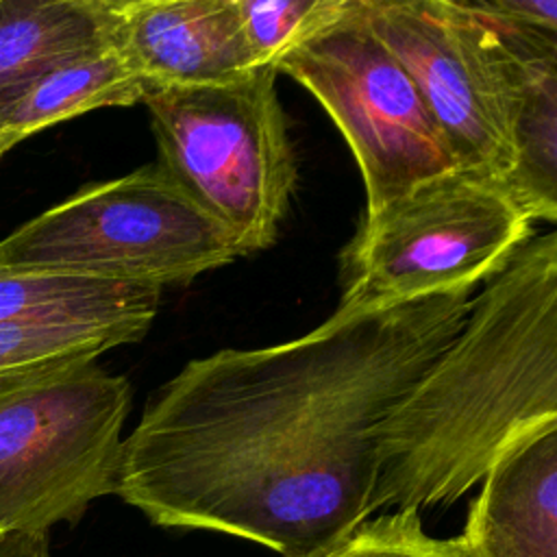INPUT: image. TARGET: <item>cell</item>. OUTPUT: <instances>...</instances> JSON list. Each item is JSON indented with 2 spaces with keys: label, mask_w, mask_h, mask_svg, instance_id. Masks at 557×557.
Returning <instances> with one entry per match:
<instances>
[{
  "label": "cell",
  "mask_w": 557,
  "mask_h": 557,
  "mask_svg": "<svg viewBox=\"0 0 557 557\" xmlns=\"http://www.w3.org/2000/svg\"><path fill=\"white\" fill-rule=\"evenodd\" d=\"M11 148H13V146H11V144H9L4 137H0V157H2L4 152H9Z\"/></svg>",
  "instance_id": "ffe728a7"
},
{
  "label": "cell",
  "mask_w": 557,
  "mask_h": 557,
  "mask_svg": "<svg viewBox=\"0 0 557 557\" xmlns=\"http://www.w3.org/2000/svg\"><path fill=\"white\" fill-rule=\"evenodd\" d=\"M0 557H52L48 533L41 531H2Z\"/></svg>",
  "instance_id": "d6986e66"
},
{
  "label": "cell",
  "mask_w": 557,
  "mask_h": 557,
  "mask_svg": "<svg viewBox=\"0 0 557 557\" xmlns=\"http://www.w3.org/2000/svg\"><path fill=\"white\" fill-rule=\"evenodd\" d=\"M161 289L91 276L0 265V324L85 318L152 324Z\"/></svg>",
  "instance_id": "4fadbf2b"
},
{
  "label": "cell",
  "mask_w": 557,
  "mask_h": 557,
  "mask_svg": "<svg viewBox=\"0 0 557 557\" xmlns=\"http://www.w3.org/2000/svg\"><path fill=\"white\" fill-rule=\"evenodd\" d=\"M272 65L207 85H152L144 104L165 174L242 255L268 248L296 189V154Z\"/></svg>",
  "instance_id": "3957f363"
},
{
  "label": "cell",
  "mask_w": 557,
  "mask_h": 557,
  "mask_svg": "<svg viewBox=\"0 0 557 557\" xmlns=\"http://www.w3.org/2000/svg\"><path fill=\"white\" fill-rule=\"evenodd\" d=\"M109 46L148 85H207L252 67L235 0H104Z\"/></svg>",
  "instance_id": "9c48e42d"
},
{
  "label": "cell",
  "mask_w": 557,
  "mask_h": 557,
  "mask_svg": "<svg viewBox=\"0 0 557 557\" xmlns=\"http://www.w3.org/2000/svg\"><path fill=\"white\" fill-rule=\"evenodd\" d=\"M0 533H2V531H0Z\"/></svg>",
  "instance_id": "44dd1931"
},
{
  "label": "cell",
  "mask_w": 557,
  "mask_h": 557,
  "mask_svg": "<svg viewBox=\"0 0 557 557\" xmlns=\"http://www.w3.org/2000/svg\"><path fill=\"white\" fill-rule=\"evenodd\" d=\"M459 542L472 557H557V422L498 455Z\"/></svg>",
  "instance_id": "30bf717a"
},
{
  "label": "cell",
  "mask_w": 557,
  "mask_h": 557,
  "mask_svg": "<svg viewBox=\"0 0 557 557\" xmlns=\"http://www.w3.org/2000/svg\"><path fill=\"white\" fill-rule=\"evenodd\" d=\"M252 67L278 61L311 30L333 20L344 0H235Z\"/></svg>",
  "instance_id": "2e32d148"
},
{
  "label": "cell",
  "mask_w": 557,
  "mask_h": 557,
  "mask_svg": "<svg viewBox=\"0 0 557 557\" xmlns=\"http://www.w3.org/2000/svg\"><path fill=\"white\" fill-rule=\"evenodd\" d=\"M531 224L503 185L448 170L363 215L342 252L339 311L394 307L476 287L507 268Z\"/></svg>",
  "instance_id": "52a82bcc"
},
{
  "label": "cell",
  "mask_w": 557,
  "mask_h": 557,
  "mask_svg": "<svg viewBox=\"0 0 557 557\" xmlns=\"http://www.w3.org/2000/svg\"><path fill=\"white\" fill-rule=\"evenodd\" d=\"M100 46H109L104 0H0V104Z\"/></svg>",
  "instance_id": "7c38bea8"
},
{
  "label": "cell",
  "mask_w": 557,
  "mask_h": 557,
  "mask_svg": "<svg viewBox=\"0 0 557 557\" xmlns=\"http://www.w3.org/2000/svg\"><path fill=\"white\" fill-rule=\"evenodd\" d=\"M313 557H472L455 540L431 537L420 522L418 509H398L363 520L348 537Z\"/></svg>",
  "instance_id": "e0dca14e"
},
{
  "label": "cell",
  "mask_w": 557,
  "mask_h": 557,
  "mask_svg": "<svg viewBox=\"0 0 557 557\" xmlns=\"http://www.w3.org/2000/svg\"><path fill=\"white\" fill-rule=\"evenodd\" d=\"M131 403L98 359L0 387V531L48 533L115 494Z\"/></svg>",
  "instance_id": "8992f818"
},
{
  "label": "cell",
  "mask_w": 557,
  "mask_h": 557,
  "mask_svg": "<svg viewBox=\"0 0 557 557\" xmlns=\"http://www.w3.org/2000/svg\"><path fill=\"white\" fill-rule=\"evenodd\" d=\"M361 11L413 78L457 170L503 185L531 65L557 48L476 2L361 0Z\"/></svg>",
  "instance_id": "277c9868"
},
{
  "label": "cell",
  "mask_w": 557,
  "mask_h": 557,
  "mask_svg": "<svg viewBox=\"0 0 557 557\" xmlns=\"http://www.w3.org/2000/svg\"><path fill=\"white\" fill-rule=\"evenodd\" d=\"M481 4L513 24L557 33V0H492Z\"/></svg>",
  "instance_id": "ac0fdd59"
},
{
  "label": "cell",
  "mask_w": 557,
  "mask_h": 557,
  "mask_svg": "<svg viewBox=\"0 0 557 557\" xmlns=\"http://www.w3.org/2000/svg\"><path fill=\"white\" fill-rule=\"evenodd\" d=\"M242 257L161 165L94 183L0 239V265L161 289Z\"/></svg>",
  "instance_id": "5b68a950"
},
{
  "label": "cell",
  "mask_w": 557,
  "mask_h": 557,
  "mask_svg": "<svg viewBox=\"0 0 557 557\" xmlns=\"http://www.w3.org/2000/svg\"><path fill=\"white\" fill-rule=\"evenodd\" d=\"M331 115L366 187V218L418 183L457 170L413 78L368 24L361 0L311 30L274 63Z\"/></svg>",
  "instance_id": "ba28073f"
},
{
  "label": "cell",
  "mask_w": 557,
  "mask_h": 557,
  "mask_svg": "<svg viewBox=\"0 0 557 557\" xmlns=\"http://www.w3.org/2000/svg\"><path fill=\"white\" fill-rule=\"evenodd\" d=\"M503 189L529 222L557 220V57L531 65Z\"/></svg>",
  "instance_id": "5bb4252c"
},
{
  "label": "cell",
  "mask_w": 557,
  "mask_h": 557,
  "mask_svg": "<svg viewBox=\"0 0 557 557\" xmlns=\"http://www.w3.org/2000/svg\"><path fill=\"white\" fill-rule=\"evenodd\" d=\"M472 287L339 311L292 342L191 359L122 442L115 494L161 527L313 557L374 511L381 431L461 331Z\"/></svg>",
  "instance_id": "6da1fadb"
},
{
  "label": "cell",
  "mask_w": 557,
  "mask_h": 557,
  "mask_svg": "<svg viewBox=\"0 0 557 557\" xmlns=\"http://www.w3.org/2000/svg\"><path fill=\"white\" fill-rule=\"evenodd\" d=\"M557 422V235L531 237L472 298L453 342L381 431L379 507L448 505Z\"/></svg>",
  "instance_id": "7a4b0ae2"
},
{
  "label": "cell",
  "mask_w": 557,
  "mask_h": 557,
  "mask_svg": "<svg viewBox=\"0 0 557 557\" xmlns=\"http://www.w3.org/2000/svg\"><path fill=\"white\" fill-rule=\"evenodd\" d=\"M148 326L133 322L54 318L0 324V387L61 366L94 361L102 352L135 344Z\"/></svg>",
  "instance_id": "9a60e30c"
},
{
  "label": "cell",
  "mask_w": 557,
  "mask_h": 557,
  "mask_svg": "<svg viewBox=\"0 0 557 557\" xmlns=\"http://www.w3.org/2000/svg\"><path fill=\"white\" fill-rule=\"evenodd\" d=\"M146 89L148 85L111 46H100L50 67L2 102L0 137L15 146L87 111L137 104Z\"/></svg>",
  "instance_id": "8fae6325"
}]
</instances>
